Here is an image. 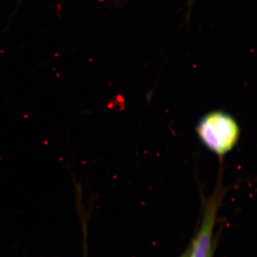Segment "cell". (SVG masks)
Masks as SVG:
<instances>
[{
	"mask_svg": "<svg viewBox=\"0 0 257 257\" xmlns=\"http://www.w3.org/2000/svg\"><path fill=\"white\" fill-rule=\"evenodd\" d=\"M189 252H190V247H189V249H187L181 257H189Z\"/></svg>",
	"mask_w": 257,
	"mask_h": 257,
	"instance_id": "cell-3",
	"label": "cell"
},
{
	"mask_svg": "<svg viewBox=\"0 0 257 257\" xmlns=\"http://www.w3.org/2000/svg\"><path fill=\"white\" fill-rule=\"evenodd\" d=\"M223 197L220 184L206 201L200 229L190 247L189 257H211L212 236L218 209Z\"/></svg>",
	"mask_w": 257,
	"mask_h": 257,
	"instance_id": "cell-2",
	"label": "cell"
},
{
	"mask_svg": "<svg viewBox=\"0 0 257 257\" xmlns=\"http://www.w3.org/2000/svg\"><path fill=\"white\" fill-rule=\"evenodd\" d=\"M196 131L204 146L220 158L234 148L240 138L237 121L221 110L210 111L202 116Z\"/></svg>",
	"mask_w": 257,
	"mask_h": 257,
	"instance_id": "cell-1",
	"label": "cell"
}]
</instances>
